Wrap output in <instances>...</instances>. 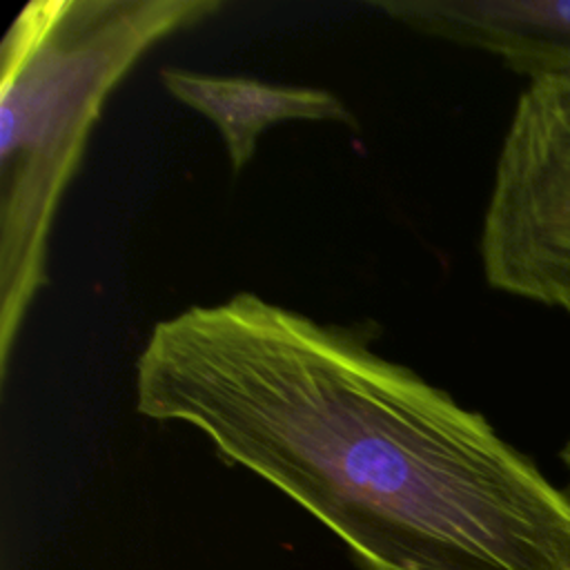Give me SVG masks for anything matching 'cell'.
<instances>
[{
	"mask_svg": "<svg viewBox=\"0 0 570 570\" xmlns=\"http://www.w3.org/2000/svg\"><path fill=\"white\" fill-rule=\"evenodd\" d=\"M134 396L305 508L363 570H570V499L361 325L252 292L191 305L151 327Z\"/></svg>",
	"mask_w": 570,
	"mask_h": 570,
	"instance_id": "6da1fadb",
	"label": "cell"
},
{
	"mask_svg": "<svg viewBox=\"0 0 570 570\" xmlns=\"http://www.w3.org/2000/svg\"><path fill=\"white\" fill-rule=\"evenodd\" d=\"M220 0H36L0 62V381L29 307L49 283V245L105 100L160 40Z\"/></svg>",
	"mask_w": 570,
	"mask_h": 570,
	"instance_id": "7a4b0ae2",
	"label": "cell"
},
{
	"mask_svg": "<svg viewBox=\"0 0 570 570\" xmlns=\"http://www.w3.org/2000/svg\"><path fill=\"white\" fill-rule=\"evenodd\" d=\"M485 283L570 314V85L530 82L512 111L483 212Z\"/></svg>",
	"mask_w": 570,
	"mask_h": 570,
	"instance_id": "3957f363",
	"label": "cell"
},
{
	"mask_svg": "<svg viewBox=\"0 0 570 570\" xmlns=\"http://www.w3.org/2000/svg\"><path fill=\"white\" fill-rule=\"evenodd\" d=\"M390 20L497 56L530 82L570 85V0H385Z\"/></svg>",
	"mask_w": 570,
	"mask_h": 570,
	"instance_id": "277c9868",
	"label": "cell"
},
{
	"mask_svg": "<svg viewBox=\"0 0 570 570\" xmlns=\"http://www.w3.org/2000/svg\"><path fill=\"white\" fill-rule=\"evenodd\" d=\"M160 82L174 100L198 111L216 127L236 174L252 163L258 138L274 125L309 120L354 127L347 105L318 87L203 73L183 67H163Z\"/></svg>",
	"mask_w": 570,
	"mask_h": 570,
	"instance_id": "5b68a950",
	"label": "cell"
},
{
	"mask_svg": "<svg viewBox=\"0 0 570 570\" xmlns=\"http://www.w3.org/2000/svg\"><path fill=\"white\" fill-rule=\"evenodd\" d=\"M561 459H563V463H566L568 470H570V439H568V443H566L563 450H561Z\"/></svg>",
	"mask_w": 570,
	"mask_h": 570,
	"instance_id": "8992f818",
	"label": "cell"
}]
</instances>
